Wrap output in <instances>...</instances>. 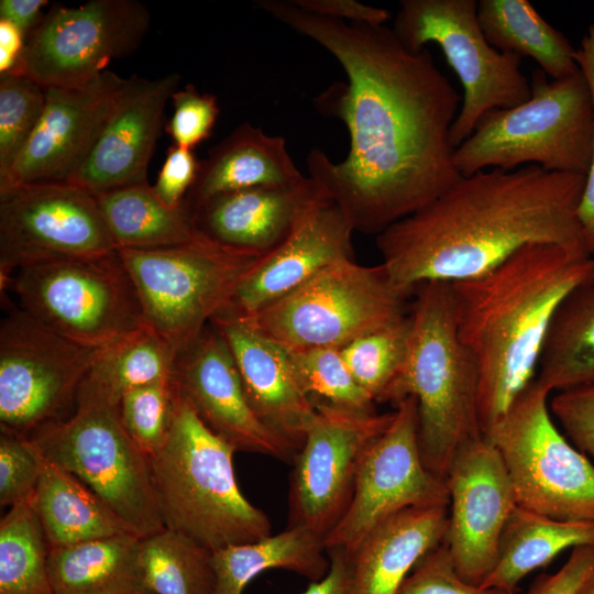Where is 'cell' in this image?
<instances>
[{
  "instance_id": "603a6c76",
  "label": "cell",
  "mask_w": 594,
  "mask_h": 594,
  "mask_svg": "<svg viewBox=\"0 0 594 594\" xmlns=\"http://www.w3.org/2000/svg\"><path fill=\"white\" fill-rule=\"evenodd\" d=\"M326 193L311 176L213 196L190 213L197 230L222 246L263 256L277 248Z\"/></svg>"
},
{
  "instance_id": "f5cc1de1",
  "label": "cell",
  "mask_w": 594,
  "mask_h": 594,
  "mask_svg": "<svg viewBox=\"0 0 594 594\" xmlns=\"http://www.w3.org/2000/svg\"><path fill=\"white\" fill-rule=\"evenodd\" d=\"M578 594H594V579L590 580Z\"/></svg>"
},
{
  "instance_id": "c3c4849f",
  "label": "cell",
  "mask_w": 594,
  "mask_h": 594,
  "mask_svg": "<svg viewBox=\"0 0 594 594\" xmlns=\"http://www.w3.org/2000/svg\"><path fill=\"white\" fill-rule=\"evenodd\" d=\"M299 9L353 24L385 25L391 12L354 0H292Z\"/></svg>"
},
{
  "instance_id": "7402d4cb",
  "label": "cell",
  "mask_w": 594,
  "mask_h": 594,
  "mask_svg": "<svg viewBox=\"0 0 594 594\" xmlns=\"http://www.w3.org/2000/svg\"><path fill=\"white\" fill-rule=\"evenodd\" d=\"M180 79L178 74L156 79L131 76L90 154L67 182L99 194L147 180L165 106L179 89Z\"/></svg>"
},
{
  "instance_id": "4316f807",
  "label": "cell",
  "mask_w": 594,
  "mask_h": 594,
  "mask_svg": "<svg viewBox=\"0 0 594 594\" xmlns=\"http://www.w3.org/2000/svg\"><path fill=\"white\" fill-rule=\"evenodd\" d=\"M140 540L125 532L50 547L47 569L54 594H152L140 565Z\"/></svg>"
},
{
  "instance_id": "e575fe53",
  "label": "cell",
  "mask_w": 594,
  "mask_h": 594,
  "mask_svg": "<svg viewBox=\"0 0 594 594\" xmlns=\"http://www.w3.org/2000/svg\"><path fill=\"white\" fill-rule=\"evenodd\" d=\"M48 550L32 499L11 506L0 521V594H54Z\"/></svg>"
},
{
  "instance_id": "8fae6325",
  "label": "cell",
  "mask_w": 594,
  "mask_h": 594,
  "mask_svg": "<svg viewBox=\"0 0 594 594\" xmlns=\"http://www.w3.org/2000/svg\"><path fill=\"white\" fill-rule=\"evenodd\" d=\"M117 250L146 323L176 354L229 306L238 286L262 257L209 239L168 249Z\"/></svg>"
},
{
  "instance_id": "52a82bcc",
  "label": "cell",
  "mask_w": 594,
  "mask_h": 594,
  "mask_svg": "<svg viewBox=\"0 0 594 594\" xmlns=\"http://www.w3.org/2000/svg\"><path fill=\"white\" fill-rule=\"evenodd\" d=\"M119 402L81 383L74 413L29 440L41 457L76 475L138 536L164 529L148 457L125 431Z\"/></svg>"
},
{
  "instance_id": "60d3db41",
  "label": "cell",
  "mask_w": 594,
  "mask_h": 594,
  "mask_svg": "<svg viewBox=\"0 0 594 594\" xmlns=\"http://www.w3.org/2000/svg\"><path fill=\"white\" fill-rule=\"evenodd\" d=\"M43 468V458L29 438L1 431L0 504L13 506L31 498Z\"/></svg>"
},
{
  "instance_id": "7a4b0ae2",
  "label": "cell",
  "mask_w": 594,
  "mask_h": 594,
  "mask_svg": "<svg viewBox=\"0 0 594 594\" xmlns=\"http://www.w3.org/2000/svg\"><path fill=\"white\" fill-rule=\"evenodd\" d=\"M584 184V175L538 165L461 176L376 235L381 264L413 296L424 283L483 274L529 244L586 251L578 219Z\"/></svg>"
},
{
  "instance_id": "bcb514c9",
  "label": "cell",
  "mask_w": 594,
  "mask_h": 594,
  "mask_svg": "<svg viewBox=\"0 0 594 594\" xmlns=\"http://www.w3.org/2000/svg\"><path fill=\"white\" fill-rule=\"evenodd\" d=\"M594 579V543L578 546L566 562L553 574L541 573L528 594H578Z\"/></svg>"
},
{
  "instance_id": "cb8c5ba5",
  "label": "cell",
  "mask_w": 594,
  "mask_h": 594,
  "mask_svg": "<svg viewBox=\"0 0 594 594\" xmlns=\"http://www.w3.org/2000/svg\"><path fill=\"white\" fill-rule=\"evenodd\" d=\"M210 323L229 345L256 416L298 451L317 408L296 382L283 348L242 318L221 312Z\"/></svg>"
},
{
  "instance_id": "d6986e66",
  "label": "cell",
  "mask_w": 594,
  "mask_h": 594,
  "mask_svg": "<svg viewBox=\"0 0 594 594\" xmlns=\"http://www.w3.org/2000/svg\"><path fill=\"white\" fill-rule=\"evenodd\" d=\"M129 82L103 72L75 89L44 88L45 107L28 144L0 189L36 182H67L86 161Z\"/></svg>"
},
{
  "instance_id": "ffe728a7",
  "label": "cell",
  "mask_w": 594,
  "mask_h": 594,
  "mask_svg": "<svg viewBox=\"0 0 594 594\" xmlns=\"http://www.w3.org/2000/svg\"><path fill=\"white\" fill-rule=\"evenodd\" d=\"M172 381L202 422L235 451L293 461L297 451L256 416L229 345L211 323L176 354Z\"/></svg>"
},
{
  "instance_id": "ba28073f",
  "label": "cell",
  "mask_w": 594,
  "mask_h": 594,
  "mask_svg": "<svg viewBox=\"0 0 594 594\" xmlns=\"http://www.w3.org/2000/svg\"><path fill=\"white\" fill-rule=\"evenodd\" d=\"M4 287L21 309L78 343L103 349L146 324L118 250L45 258L16 268Z\"/></svg>"
},
{
  "instance_id": "484cf974",
  "label": "cell",
  "mask_w": 594,
  "mask_h": 594,
  "mask_svg": "<svg viewBox=\"0 0 594 594\" xmlns=\"http://www.w3.org/2000/svg\"><path fill=\"white\" fill-rule=\"evenodd\" d=\"M305 176L292 160L284 138L248 122L238 125L200 161L184 206L191 212L209 198L260 186L296 183Z\"/></svg>"
},
{
  "instance_id": "f35d334b",
  "label": "cell",
  "mask_w": 594,
  "mask_h": 594,
  "mask_svg": "<svg viewBox=\"0 0 594 594\" xmlns=\"http://www.w3.org/2000/svg\"><path fill=\"white\" fill-rule=\"evenodd\" d=\"M45 89L22 74L0 75V180L6 178L44 111Z\"/></svg>"
},
{
  "instance_id": "4fadbf2b",
  "label": "cell",
  "mask_w": 594,
  "mask_h": 594,
  "mask_svg": "<svg viewBox=\"0 0 594 594\" xmlns=\"http://www.w3.org/2000/svg\"><path fill=\"white\" fill-rule=\"evenodd\" d=\"M101 349L78 343L15 308L0 326L1 431L29 437L66 418Z\"/></svg>"
},
{
  "instance_id": "f907efd6",
  "label": "cell",
  "mask_w": 594,
  "mask_h": 594,
  "mask_svg": "<svg viewBox=\"0 0 594 594\" xmlns=\"http://www.w3.org/2000/svg\"><path fill=\"white\" fill-rule=\"evenodd\" d=\"M46 6L47 0H1L0 20L13 24L28 37L43 19Z\"/></svg>"
},
{
  "instance_id": "5bb4252c",
  "label": "cell",
  "mask_w": 594,
  "mask_h": 594,
  "mask_svg": "<svg viewBox=\"0 0 594 594\" xmlns=\"http://www.w3.org/2000/svg\"><path fill=\"white\" fill-rule=\"evenodd\" d=\"M151 15L138 0H90L52 6L26 37L18 70L43 88L75 89L95 81L113 59L143 43Z\"/></svg>"
},
{
  "instance_id": "9c48e42d",
  "label": "cell",
  "mask_w": 594,
  "mask_h": 594,
  "mask_svg": "<svg viewBox=\"0 0 594 594\" xmlns=\"http://www.w3.org/2000/svg\"><path fill=\"white\" fill-rule=\"evenodd\" d=\"M410 295L382 264L333 263L252 317L242 318L285 349L343 348L404 320Z\"/></svg>"
},
{
  "instance_id": "e0dca14e",
  "label": "cell",
  "mask_w": 594,
  "mask_h": 594,
  "mask_svg": "<svg viewBox=\"0 0 594 594\" xmlns=\"http://www.w3.org/2000/svg\"><path fill=\"white\" fill-rule=\"evenodd\" d=\"M447 481L424 464L415 397L400 400L388 428L366 451L350 504L323 542L350 556L380 522L410 507L446 505Z\"/></svg>"
},
{
  "instance_id": "2e32d148",
  "label": "cell",
  "mask_w": 594,
  "mask_h": 594,
  "mask_svg": "<svg viewBox=\"0 0 594 594\" xmlns=\"http://www.w3.org/2000/svg\"><path fill=\"white\" fill-rule=\"evenodd\" d=\"M117 246L96 196L70 182H36L0 189V282L45 258L95 256Z\"/></svg>"
},
{
  "instance_id": "8d00e7d4",
  "label": "cell",
  "mask_w": 594,
  "mask_h": 594,
  "mask_svg": "<svg viewBox=\"0 0 594 594\" xmlns=\"http://www.w3.org/2000/svg\"><path fill=\"white\" fill-rule=\"evenodd\" d=\"M408 336L409 314L404 320L364 334L340 349L353 378L374 404L386 403L406 359Z\"/></svg>"
},
{
  "instance_id": "836d02e7",
  "label": "cell",
  "mask_w": 594,
  "mask_h": 594,
  "mask_svg": "<svg viewBox=\"0 0 594 594\" xmlns=\"http://www.w3.org/2000/svg\"><path fill=\"white\" fill-rule=\"evenodd\" d=\"M176 352L147 323L100 350L82 383L119 402L135 387L172 378Z\"/></svg>"
},
{
  "instance_id": "f546056e",
  "label": "cell",
  "mask_w": 594,
  "mask_h": 594,
  "mask_svg": "<svg viewBox=\"0 0 594 594\" xmlns=\"http://www.w3.org/2000/svg\"><path fill=\"white\" fill-rule=\"evenodd\" d=\"M31 499L50 547L133 532L81 480L44 459Z\"/></svg>"
},
{
  "instance_id": "d4e9b609",
  "label": "cell",
  "mask_w": 594,
  "mask_h": 594,
  "mask_svg": "<svg viewBox=\"0 0 594 594\" xmlns=\"http://www.w3.org/2000/svg\"><path fill=\"white\" fill-rule=\"evenodd\" d=\"M449 506L410 507L375 526L349 556L352 594H396L418 561L444 540Z\"/></svg>"
},
{
  "instance_id": "44dd1931",
  "label": "cell",
  "mask_w": 594,
  "mask_h": 594,
  "mask_svg": "<svg viewBox=\"0 0 594 594\" xmlns=\"http://www.w3.org/2000/svg\"><path fill=\"white\" fill-rule=\"evenodd\" d=\"M354 231L348 213L326 191L290 234L257 261L221 312L239 318L252 317L324 267L354 258Z\"/></svg>"
},
{
  "instance_id": "8992f818",
  "label": "cell",
  "mask_w": 594,
  "mask_h": 594,
  "mask_svg": "<svg viewBox=\"0 0 594 594\" xmlns=\"http://www.w3.org/2000/svg\"><path fill=\"white\" fill-rule=\"evenodd\" d=\"M530 86L527 101L486 112L454 148L461 176L526 165L586 176L594 150V97L584 73L548 80L536 69Z\"/></svg>"
},
{
  "instance_id": "1f68e13d",
  "label": "cell",
  "mask_w": 594,
  "mask_h": 594,
  "mask_svg": "<svg viewBox=\"0 0 594 594\" xmlns=\"http://www.w3.org/2000/svg\"><path fill=\"white\" fill-rule=\"evenodd\" d=\"M477 18L488 43L504 53L532 58L552 79L581 72L576 50L527 0H480Z\"/></svg>"
},
{
  "instance_id": "7c38bea8",
  "label": "cell",
  "mask_w": 594,
  "mask_h": 594,
  "mask_svg": "<svg viewBox=\"0 0 594 594\" xmlns=\"http://www.w3.org/2000/svg\"><path fill=\"white\" fill-rule=\"evenodd\" d=\"M394 33L409 50L437 44L458 75L463 97L450 130L455 148L480 118L494 109L516 107L530 98L531 86L520 70L521 57L493 47L477 18L475 0H404Z\"/></svg>"
},
{
  "instance_id": "b9f144b4",
  "label": "cell",
  "mask_w": 594,
  "mask_h": 594,
  "mask_svg": "<svg viewBox=\"0 0 594 594\" xmlns=\"http://www.w3.org/2000/svg\"><path fill=\"white\" fill-rule=\"evenodd\" d=\"M170 100L174 112L165 130L174 145L194 150L211 135L220 112L218 99L188 84L176 90Z\"/></svg>"
},
{
  "instance_id": "30bf717a",
  "label": "cell",
  "mask_w": 594,
  "mask_h": 594,
  "mask_svg": "<svg viewBox=\"0 0 594 594\" xmlns=\"http://www.w3.org/2000/svg\"><path fill=\"white\" fill-rule=\"evenodd\" d=\"M550 393L535 377L483 437L498 451L518 506L594 522V464L554 425Z\"/></svg>"
},
{
  "instance_id": "ee69618b",
  "label": "cell",
  "mask_w": 594,
  "mask_h": 594,
  "mask_svg": "<svg viewBox=\"0 0 594 594\" xmlns=\"http://www.w3.org/2000/svg\"><path fill=\"white\" fill-rule=\"evenodd\" d=\"M549 408L572 444L594 458V383L557 392Z\"/></svg>"
},
{
  "instance_id": "ab89813d",
  "label": "cell",
  "mask_w": 594,
  "mask_h": 594,
  "mask_svg": "<svg viewBox=\"0 0 594 594\" xmlns=\"http://www.w3.org/2000/svg\"><path fill=\"white\" fill-rule=\"evenodd\" d=\"M174 393L172 378H166L132 388L119 400V416L125 431L148 458L166 440Z\"/></svg>"
},
{
  "instance_id": "4dcf8cb0",
  "label": "cell",
  "mask_w": 594,
  "mask_h": 594,
  "mask_svg": "<svg viewBox=\"0 0 594 594\" xmlns=\"http://www.w3.org/2000/svg\"><path fill=\"white\" fill-rule=\"evenodd\" d=\"M594 543V522L554 519L516 506L501 537L495 569L481 585L515 594L519 582L568 548Z\"/></svg>"
},
{
  "instance_id": "ac0fdd59",
  "label": "cell",
  "mask_w": 594,
  "mask_h": 594,
  "mask_svg": "<svg viewBox=\"0 0 594 594\" xmlns=\"http://www.w3.org/2000/svg\"><path fill=\"white\" fill-rule=\"evenodd\" d=\"M449 518L443 543L458 574L481 586L497 564L504 527L517 506L498 451L484 438L465 444L447 475Z\"/></svg>"
},
{
  "instance_id": "816d5d0a",
  "label": "cell",
  "mask_w": 594,
  "mask_h": 594,
  "mask_svg": "<svg viewBox=\"0 0 594 594\" xmlns=\"http://www.w3.org/2000/svg\"><path fill=\"white\" fill-rule=\"evenodd\" d=\"M25 43L26 37L16 26L0 20V75L18 70Z\"/></svg>"
},
{
  "instance_id": "9a60e30c",
  "label": "cell",
  "mask_w": 594,
  "mask_h": 594,
  "mask_svg": "<svg viewBox=\"0 0 594 594\" xmlns=\"http://www.w3.org/2000/svg\"><path fill=\"white\" fill-rule=\"evenodd\" d=\"M317 414L293 458L288 527L330 532L345 513L362 460L394 411L377 414L315 400Z\"/></svg>"
},
{
  "instance_id": "f6af8a7d",
  "label": "cell",
  "mask_w": 594,
  "mask_h": 594,
  "mask_svg": "<svg viewBox=\"0 0 594 594\" xmlns=\"http://www.w3.org/2000/svg\"><path fill=\"white\" fill-rule=\"evenodd\" d=\"M200 161L194 150L172 145L166 153L153 189L168 206L180 207L195 184Z\"/></svg>"
},
{
  "instance_id": "5b68a950",
  "label": "cell",
  "mask_w": 594,
  "mask_h": 594,
  "mask_svg": "<svg viewBox=\"0 0 594 594\" xmlns=\"http://www.w3.org/2000/svg\"><path fill=\"white\" fill-rule=\"evenodd\" d=\"M413 296L406 359L386 403L415 397L422 462L447 481L457 453L483 437L479 375L458 336L450 283H424Z\"/></svg>"
},
{
  "instance_id": "d590c367",
  "label": "cell",
  "mask_w": 594,
  "mask_h": 594,
  "mask_svg": "<svg viewBox=\"0 0 594 594\" xmlns=\"http://www.w3.org/2000/svg\"><path fill=\"white\" fill-rule=\"evenodd\" d=\"M139 560L152 594H212L211 552L166 528L141 537Z\"/></svg>"
},
{
  "instance_id": "74e56055",
  "label": "cell",
  "mask_w": 594,
  "mask_h": 594,
  "mask_svg": "<svg viewBox=\"0 0 594 594\" xmlns=\"http://www.w3.org/2000/svg\"><path fill=\"white\" fill-rule=\"evenodd\" d=\"M283 350L296 382L311 399L350 409L374 410V403L353 378L339 348Z\"/></svg>"
},
{
  "instance_id": "3957f363",
  "label": "cell",
  "mask_w": 594,
  "mask_h": 594,
  "mask_svg": "<svg viewBox=\"0 0 594 594\" xmlns=\"http://www.w3.org/2000/svg\"><path fill=\"white\" fill-rule=\"evenodd\" d=\"M594 282V257L551 243L521 248L490 271L450 283L458 336L479 375L482 433L536 377L553 317Z\"/></svg>"
},
{
  "instance_id": "7dc6e473",
  "label": "cell",
  "mask_w": 594,
  "mask_h": 594,
  "mask_svg": "<svg viewBox=\"0 0 594 594\" xmlns=\"http://www.w3.org/2000/svg\"><path fill=\"white\" fill-rule=\"evenodd\" d=\"M576 61L588 80L594 97V24L587 30L576 50ZM584 244L587 253L594 257V150L590 169L578 209Z\"/></svg>"
},
{
  "instance_id": "7bdbcfd3",
  "label": "cell",
  "mask_w": 594,
  "mask_h": 594,
  "mask_svg": "<svg viewBox=\"0 0 594 594\" xmlns=\"http://www.w3.org/2000/svg\"><path fill=\"white\" fill-rule=\"evenodd\" d=\"M396 594H508L497 587L468 583L457 572L453 558L442 542L426 553L406 576Z\"/></svg>"
},
{
  "instance_id": "277c9868",
  "label": "cell",
  "mask_w": 594,
  "mask_h": 594,
  "mask_svg": "<svg viewBox=\"0 0 594 594\" xmlns=\"http://www.w3.org/2000/svg\"><path fill=\"white\" fill-rule=\"evenodd\" d=\"M175 387L168 433L150 465L164 528L212 552L272 535L267 515L241 492L235 450Z\"/></svg>"
},
{
  "instance_id": "d6a6232c",
  "label": "cell",
  "mask_w": 594,
  "mask_h": 594,
  "mask_svg": "<svg viewBox=\"0 0 594 594\" xmlns=\"http://www.w3.org/2000/svg\"><path fill=\"white\" fill-rule=\"evenodd\" d=\"M536 378L550 392L594 383V282L573 290L559 306Z\"/></svg>"
},
{
  "instance_id": "681fc988",
  "label": "cell",
  "mask_w": 594,
  "mask_h": 594,
  "mask_svg": "<svg viewBox=\"0 0 594 594\" xmlns=\"http://www.w3.org/2000/svg\"><path fill=\"white\" fill-rule=\"evenodd\" d=\"M330 565L327 574L311 582L301 594H352V576L349 556L342 549L327 550Z\"/></svg>"
},
{
  "instance_id": "6da1fadb",
  "label": "cell",
  "mask_w": 594,
  "mask_h": 594,
  "mask_svg": "<svg viewBox=\"0 0 594 594\" xmlns=\"http://www.w3.org/2000/svg\"><path fill=\"white\" fill-rule=\"evenodd\" d=\"M257 6L324 47L345 72L348 82L316 101L345 124L348 155L334 163L315 148L307 166L355 230L377 235L461 177L450 130L462 97L427 47L414 52L386 25L320 16L292 0H260Z\"/></svg>"
},
{
  "instance_id": "f1b7e54d",
  "label": "cell",
  "mask_w": 594,
  "mask_h": 594,
  "mask_svg": "<svg viewBox=\"0 0 594 594\" xmlns=\"http://www.w3.org/2000/svg\"><path fill=\"white\" fill-rule=\"evenodd\" d=\"M94 195L117 249H168L207 239L184 205H166L147 180Z\"/></svg>"
},
{
  "instance_id": "83f0119b",
  "label": "cell",
  "mask_w": 594,
  "mask_h": 594,
  "mask_svg": "<svg viewBox=\"0 0 594 594\" xmlns=\"http://www.w3.org/2000/svg\"><path fill=\"white\" fill-rule=\"evenodd\" d=\"M215 573L212 594H242L258 574L284 569L311 582L321 580L330 561L323 537L300 526L256 541L224 547L211 552Z\"/></svg>"
}]
</instances>
